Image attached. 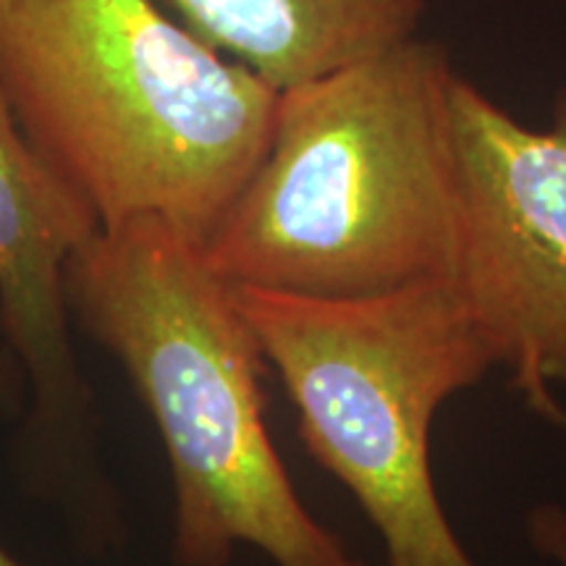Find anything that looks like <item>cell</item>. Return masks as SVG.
Segmentation results:
<instances>
[{
	"label": "cell",
	"mask_w": 566,
	"mask_h": 566,
	"mask_svg": "<svg viewBox=\"0 0 566 566\" xmlns=\"http://www.w3.org/2000/svg\"><path fill=\"white\" fill-rule=\"evenodd\" d=\"M457 74L415 34L281 90L263 158L202 242L210 271L231 289L315 300L451 279Z\"/></svg>",
	"instance_id": "cell-1"
},
{
	"label": "cell",
	"mask_w": 566,
	"mask_h": 566,
	"mask_svg": "<svg viewBox=\"0 0 566 566\" xmlns=\"http://www.w3.org/2000/svg\"><path fill=\"white\" fill-rule=\"evenodd\" d=\"M63 292L158 424L176 566H229L239 546L273 566H370L294 491L268 436L265 354L195 237L158 216L101 226L69 258Z\"/></svg>",
	"instance_id": "cell-3"
},
{
	"label": "cell",
	"mask_w": 566,
	"mask_h": 566,
	"mask_svg": "<svg viewBox=\"0 0 566 566\" xmlns=\"http://www.w3.org/2000/svg\"><path fill=\"white\" fill-rule=\"evenodd\" d=\"M541 415H543V417H548L551 422H556V424H562V428H566V412H564L562 407L556 405V401H554V405H548L546 409H543Z\"/></svg>",
	"instance_id": "cell-9"
},
{
	"label": "cell",
	"mask_w": 566,
	"mask_h": 566,
	"mask_svg": "<svg viewBox=\"0 0 566 566\" xmlns=\"http://www.w3.org/2000/svg\"><path fill=\"white\" fill-rule=\"evenodd\" d=\"M0 87L101 226L158 216L200 244L263 158L279 103L158 0H0Z\"/></svg>",
	"instance_id": "cell-2"
},
{
	"label": "cell",
	"mask_w": 566,
	"mask_h": 566,
	"mask_svg": "<svg viewBox=\"0 0 566 566\" xmlns=\"http://www.w3.org/2000/svg\"><path fill=\"white\" fill-rule=\"evenodd\" d=\"M300 415L304 449L346 485L391 566H480L430 472L438 407L495 367L454 279L357 300L233 289Z\"/></svg>",
	"instance_id": "cell-4"
},
{
	"label": "cell",
	"mask_w": 566,
	"mask_h": 566,
	"mask_svg": "<svg viewBox=\"0 0 566 566\" xmlns=\"http://www.w3.org/2000/svg\"><path fill=\"white\" fill-rule=\"evenodd\" d=\"M530 537L543 556L566 566V512L562 506H541L530 514Z\"/></svg>",
	"instance_id": "cell-8"
},
{
	"label": "cell",
	"mask_w": 566,
	"mask_h": 566,
	"mask_svg": "<svg viewBox=\"0 0 566 566\" xmlns=\"http://www.w3.org/2000/svg\"><path fill=\"white\" fill-rule=\"evenodd\" d=\"M0 566H21L17 558L11 556V551L3 546V543H0Z\"/></svg>",
	"instance_id": "cell-10"
},
{
	"label": "cell",
	"mask_w": 566,
	"mask_h": 566,
	"mask_svg": "<svg viewBox=\"0 0 566 566\" xmlns=\"http://www.w3.org/2000/svg\"><path fill=\"white\" fill-rule=\"evenodd\" d=\"M459 247L454 279L495 367L537 409L566 384V87L527 126L478 84L451 87Z\"/></svg>",
	"instance_id": "cell-5"
},
{
	"label": "cell",
	"mask_w": 566,
	"mask_h": 566,
	"mask_svg": "<svg viewBox=\"0 0 566 566\" xmlns=\"http://www.w3.org/2000/svg\"><path fill=\"white\" fill-rule=\"evenodd\" d=\"M101 221L21 132L0 87V325L34 386L38 415L66 422L87 401L69 338L63 271Z\"/></svg>",
	"instance_id": "cell-6"
},
{
	"label": "cell",
	"mask_w": 566,
	"mask_h": 566,
	"mask_svg": "<svg viewBox=\"0 0 566 566\" xmlns=\"http://www.w3.org/2000/svg\"><path fill=\"white\" fill-rule=\"evenodd\" d=\"M208 45L275 92L420 34L424 0H166Z\"/></svg>",
	"instance_id": "cell-7"
}]
</instances>
